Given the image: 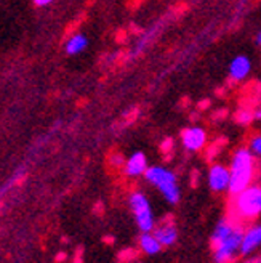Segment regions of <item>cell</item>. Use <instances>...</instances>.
Listing matches in <instances>:
<instances>
[{
	"label": "cell",
	"mask_w": 261,
	"mask_h": 263,
	"mask_svg": "<svg viewBox=\"0 0 261 263\" xmlns=\"http://www.w3.org/2000/svg\"><path fill=\"white\" fill-rule=\"evenodd\" d=\"M234 210L242 220H253L261 214V186L250 185L242 193L234 196Z\"/></svg>",
	"instance_id": "3957f363"
},
{
	"label": "cell",
	"mask_w": 261,
	"mask_h": 263,
	"mask_svg": "<svg viewBox=\"0 0 261 263\" xmlns=\"http://www.w3.org/2000/svg\"><path fill=\"white\" fill-rule=\"evenodd\" d=\"M157 241L162 244V247H170L176 242L178 239V231L173 225V221H168V223H164L162 227H157L154 228V233H152Z\"/></svg>",
	"instance_id": "9c48e42d"
},
{
	"label": "cell",
	"mask_w": 261,
	"mask_h": 263,
	"mask_svg": "<svg viewBox=\"0 0 261 263\" xmlns=\"http://www.w3.org/2000/svg\"><path fill=\"white\" fill-rule=\"evenodd\" d=\"M231 181H229V194L237 196L245 188L250 186L255 174V157L250 149H239L232 157L231 162Z\"/></svg>",
	"instance_id": "6da1fadb"
},
{
	"label": "cell",
	"mask_w": 261,
	"mask_h": 263,
	"mask_svg": "<svg viewBox=\"0 0 261 263\" xmlns=\"http://www.w3.org/2000/svg\"><path fill=\"white\" fill-rule=\"evenodd\" d=\"M250 151L261 156V135L259 137H255L250 143Z\"/></svg>",
	"instance_id": "2e32d148"
},
{
	"label": "cell",
	"mask_w": 261,
	"mask_h": 263,
	"mask_svg": "<svg viewBox=\"0 0 261 263\" xmlns=\"http://www.w3.org/2000/svg\"><path fill=\"white\" fill-rule=\"evenodd\" d=\"M87 45H88L87 37L84 34H75L66 42V53L77 55V53H81V51H84L87 48Z\"/></svg>",
	"instance_id": "4fadbf2b"
},
{
	"label": "cell",
	"mask_w": 261,
	"mask_h": 263,
	"mask_svg": "<svg viewBox=\"0 0 261 263\" xmlns=\"http://www.w3.org/2000/svg\"><path fill=\"white\" fill-rule=\"evenodd\" d=\"M255 41H256V44H258V45L261 47V31H259V32L256 34V39H255Z\"/></svg>",
	"instance_id": "44dd1931"
},
{
	"label": "cell",
	"mask_w": 261,
	"mask_h": 263,
	"mask_svg": "<svg viewBox=\"0 0 261 263\" xmlns=\"http://www.w3.org/2000/svg\"><path fill=\"white\" fill-rule=\"evenodd\" d=\"M255 117H256V119H261V109L255 112Z\"/></svg>",
	"instance_id": "7402d4cb"
},
{
	"label": "cell",
	"mask_w": 261,
	"mask_h": 263,
	"mask_svg": "<svg viewBox=\"0 0 261 263\" xmlns=\"http://www.w3.org/2000/svg\"><path fill=\"white\" fill-rule=\"evenodd\" d=\"M146 170H148V161H146L145 153H141V151L130 156L128 161H125V165H124V172L127 177L145 175Z\"/></svg>",
	"instance_id": "52a82bcc"
},
{
	"label": "cell",
	"mask_w": 261,
	"mask_h": 263,
	"mask_svg": "<svg viewBox=\"0 0 261 263\" xmlns=\"http://www.w3.org/2000/svg\"><path fill=\"white\" fill-rule=\"evenodd\" d=\"M181 140L188 151H199L205 146L207 134L200 127H189L181 132Z\"/></svg>",
	"instance_id": "8992f818"
},
{
	"label": "cell",
	"mask_w": 261,
	"mask_h": 263,
	"mask_svg": "<svg viewBox=\"0 0 261 263\" xmlns=\"http://www.w3.org/2000/svg\"><path fill=\"white\" fill-rule=\"evenodd\" d=\"M253 119H255V112H252L250 109H240L236 112V116H234V121L242 124V125L250 124Z\"/></svg>",
	"instance_id": "9a60e30c"
},
{
	"label": "cell",
	"mask_w": 261,
	"mask_h": 263,
	"mask_svg": "<svg viewBox=\"0 0 261 263\" xmlns=\"http://www.w3.org/2000/svg\"><path fill=\"white\" fill-rule=\"evenodd\" d=\"M130 210L133 212L136 225L141 233H151L155 228V217L152 212V207L149 204V199L145 193L133 191L128 197Z\"/></svg>",
	"instance_id": "277c9868"
},
{
	"label": "cell",
	"mask_w": 261,
	"mask_h": 263,
	"mask_svg": "<svg viewBox=\"0 0 261 263\" xmlns=\"http://www.w3.org/2000/svg\"><path fill=\"white\" fill-rule=\"evenodd\" d=\"M139 247L141 251L148 255H155L160 252L162 244L157 241V238L152 233H141L139 236Z\"/></svg>",
	"instance_id": "7c38bea8"
},
{
	"label": "cell",
	"mask_w": 261,
	"mask_h": 263,
	"mask_svg": "<svg viewBox=\"0 0 261 263\" xmlns=\"http://www.w3.org/2000/svg\"><path fill=\"white\" fill-rule=\"evenodd\" d=\"M250 68H252V63L250 60L240 55V57H236L232 60L231 66H229V74H231V79L234 81H240V79L247 77V74L250 72Z\"/></svg>",
	"instance_id": "8fae6325"
},
{
	"label": "cell",
	"mask_w": 261,
	"mask_h": 263,
	"mask_svg": "<svg viewBox=\"0 0 261 263\" xmlns=\"http://www.w3.org/2000/svg\"><path fill=\"white\" fill-rule=\"evenodd\" d=\"M234 230H236V227H234V223L229 218H221L212 234V247L215 249L218 244H221L226 238H229Z\"/></svg>",
	"instance_id": "30bf717a"
},
{
	"label": "cell",
	"mask_w": 261,
	"mask_h": 263,
	"mask_svg": "<svg viewBox=\"0 0 261 263\" xmlns=\"http://www.w3.org/2000/svg\"><path fill=\"white\" fill-rule=\"evenodd\" d=\"M112 164H114V165H122V164H124V157H122L121 154L114 156V157H112Z\"/></svg>",
	"instance_id": "ac0fdd59"
},
{
	"label": "cell",
	"mask_w": 261,
	"mask_h": 263,
	"mask_svg": "<svg viewBox=\"0 0 261 263\" xmlns=\"http://www.w3.org/2000/svg\"><path fill=\"white\" fill-rule=\"evenodd\" d=\"M24 172H26V168L24 167H19L18 170H16V172L15 174H13L7 181H5V185L2 186V188H0V197H2V196H5L10 190H11V186L13 185H15V183L19 180V178H23V175H24Z\"/></svg>",
	"instance_id": "5bb4252c"
},
{
	"label": "cell",
	"mask_w": 261,
	"mask_h": 263,
	"mask_svg": "<svg viewBox=\"0 0 261 263\" xmlns=\"http://www.w3.org/2000/svg\"><path fill=\"white\" fill-rule=\"evenodd\" d=\"M145 178L151 183V185L157 188L170 204L179 202L181 190L178 186L176 175L172 172V170H168L165 167H159V165L148 167V170L145 172Z\"/></svg>",
	"instance_id": "7a4b0ae2"
},
{
	"label": "cell",
	"mask_w": 261,
	"mask_h": 263,
	"mask_svg": "<svg viewBox=\"0 0 261 263\" xmlns=\"http://www.w3.org/2000/svg\"><path fill=\"white\" fill-rule=\"evenodd\" d=\"M208 104H210V101H208V100H204V101L199 104V108H200V109H207V108H208Z\"/></svg>",
	"instance_id": "ffe728a7"
},
{
	"label": "cell",
	"mask_w": 261,
	"mask_h": 263,
	"mask_svg": "<svg viewBox=\"0 0 261 263\" xmlns=\"http://www.w3.org/2000/svg\"><path fill=\"white\" fill-rule=\"evenodd\" d=\"M172 148H173V140L172 138H167L164 143H162V146H160V149H162V153H170L172 151Z\"/></svg>",
	"instance_id": "e0dca14e"
},
{
	"label": "cell",
	"mask_w": 261,
	"mask_h": 263,
	"mask_svg": "<svg viewBox=\"0 0 261 263\" xmlns=\"http://www.w3.org/2000/svg\"><path fill=\"white\" fill-rule=\"evenodd\" d=\"M53 0H34V4L37 5V7H47V5H50Z\"/></svg>",
	"instance_id": "d6986e66"
},
{
	"label": "cell",
	"mask_w": 261,
	"mask_h": 263,
	"mask_svg": "<svg viewBox=\"0 0 261 263\" xmlns=\"http://www.w3.org/2000/svg\"><path fill=\"white\" fill-rule=\"evenodd\" d=\"M229 181H231L229 168H226L221 164H215L210 167V172H208V186H210L213 193L226 191L229 188Z\"/></svg>",
	"instance_id": "5b68a950"
},
{
	"label": "cell",
	"mask_w": 261,
	"mask_h": 263,
	"mask_svg": "<svg viewBox=\"0 0 261 263\" xmlns=\"http://www.w3.org/2000/svg\"><path fill=\"white\" fill-rule=\"evenodd\" d=\"M261 246V225H253L247 231H244V238L240 244V254L249 255L255 249Z\"/></svg>",
	"instance_id": "ba28073f"
}]
</instances>
